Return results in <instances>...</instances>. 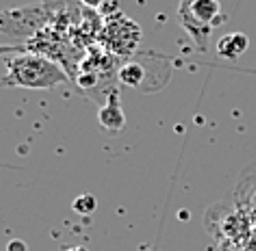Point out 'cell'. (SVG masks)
<instances>
[{"mask_svg": "<svg viewBox=\"0 0 256 251\" xmlns=\"http://www.w3.org/2000/svg\"><path fill=\"white\" fill-rule=\"evenodd\" d=\"M68 82V74L59 63L40 52H22L7 61V74L0 80V87L22 89H54Z\"/></svg>", "mask_w": 256, "mask_h": 251, "instance_id": "obj_1", "label": "cell"}, {"mask_svg": "<svg viewBox=\"0 0 256 251\" xmlns=\"http://www.w3.org/2000/svg\"><path fill=\"white\" fill-rule=\"evenodd\" d=\"M222 17L220 0H180L178 7V22L200 50H206L213 28L224 22Z\"/></svg>", "mask_w": 256, "mask_h": 251, "instance_id": "obj_2", "label": "cell"}, {"mask_svg": "<svg viewBox=\"0 0 256 251\" xmlns=\"http://www.w3.org/2000/svg\"><path fill=\"white\" fill-rule=\"evenodd\" d=\"M102 41L111 54H132L142 41V28L132 17L118 13L113 17H106V24L102 26Z\"/></svg>", "mask_w": 256, "mask_h": 251, "instance_id": "obj_3", "label": "cell"}, {"mask_svg": "<svg viewBox=\"0 0 256 251\" xmlns=\"http://www.w3.org/2000/svg\"><path fill=\"white\" fill-rule=\"evenodd\" d=\"M48 4H33V7L0 11V35L7 37H30L40 33V28L50 17Z\"/></svg>", "mask_w": 256, "mask_h": 251, "instance_id": "obj_4", "label": "cell"}, {"mask_svg": "<svg viewBox=\"0 0 256 251\" xmlns=\"http://www.w3.org/2000/svg\"><path fill=\"white\" fill-rule=\"evenodd\" d=\"M98 121L106 132H120L122 128H124L126 115H124V108H122V102H120V91L113 89V91L108 93L106 104L98 111Z\"/></svg>", "mask_w": 256, "mask_h": 251, "instance_id": "obj_5", "label": "cell"}, {"mask_svg": "<svg viewBox=\"0 0 256 251\" xmlns=\"http://www.w3.org/2000/svg\"><path fill=\"white\" fill-rule=\"evenodd\" d=\"M248 48H250V39H248V35H243V33L224 35L222 39L217 41V54L228 61H236L239 56L248 52Z\"/></svg>", "mask_w": 256, "mask_h": 251, "instance_id": "obj_6", "label": "cell"}, {"mask_svg": "<svg viewBox=\"0 0 256 251\" xmlns=\"http://www.w3.org/2000/svg\"><path fill=\"white\" fill-rule=\"evenodd\" d=\"M118 78L122 85H126V87H142L144 78H146V69H144V65H139L135 61H128L120 67Z\"/></svg>", "mask_w": 256, "mask_h": 251, "instance_id": "obj_7", "label": "cell"}, {"mask_svg": "<svg viewBox=\"0 0 256 251\" xmlns=\"http://www.w3.org/2000/svg\"><path fill=\"white\" fill-rule=\"evenodd\" d=\"M72 208L78 212V215H82V217L94 215V210L98 208V199H96L94 195H89V193H82V195H78L72 202Z\"/></svg>", "mask_w": 256, "mask_h": 251, "instance_id": "obj_8", "label": "cell"}, {"mask_svg": "<svg viewBox=\"0 0 256 251\" xmlns=\"http://www.w3.org/2000/svg\"><path fill=\"white\" fill-rule=\"evenodd\" d=\"M26 52L22 46H9V43H0V56H7V54H22Z\"/></svg>", "mask_w": 256, "mask_h": 251, "instance_id": "obj_9", "label": "cell"}, {"mask_svg": "<svg viewBox=\"0 0 256 251\" xmlns=\"http://www.w3.org/2000/svg\"><path fill=\"white\" fill-rule=\"evenodd\" d=\"M7 251H28V245L20 238H14V241L7 243Z\"/></svg>", "mask_w": 256, "mask_h": 251, "instance_id": "obj_10", "label": "cell"}, {"mask_svg": "<svg viewBox=\"0 0 256 251\" xmlns=\"http://www.w3.org/2000/svg\"><path fill=\"white\" fill-rule=\"evenodd\" d=\"M104 2H106V0H80L82 7H87V9H98V11L104 7Z\"/></svg>", "mask_w": 256, "mask_h": 251, "instance_id": "obj_11", "label": "cell"}, {"mask_svg": "<svg viewBox=\"0 0 256 251\" xmlns=\"http://www.w3.org/2000/svg\"><path fill=\"white\" fill-rule=\"evenodd\" d=\"M68 251H89L87 247H80V245H76V247H72V249H68Z\"/></svg>", "mask_w": 256, "mask_h": 251, "instance_id": "obj_12", "label": "cell"}]
</instances>
